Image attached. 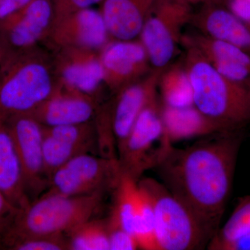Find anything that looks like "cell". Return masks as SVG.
<instances>
[{"mask_svg": "<svg viewBox=\"0 0 250 250\" xmlns=\"http://www.w3.org/2000/svg\"><path fill=\"white\" fill-rule=\"evenodd\" d=\"M241 142L235 131L212 133L184 149L172 146L154 167L210 241L220 229L231 193Z\"/></svg>", "mask_w": 250, "mask_h": 250, "instance_id": "6da1fadb", "label": "cell"}, {"mask_svg": "<svg viewBox=\"0 0 250 250\" xmlns=\"http://www.w3.org/2000/svg\"><path fill=\"white\" fill-rule=\"evenodd\" d=\"M183 45L193 106L220 131H236L250 120V88L228 80L200 51Z\"/></svg>", "mask_w": 250, "mask_h": 250, "instance_id": "7a4b0ae2", "label": "cell"}, {"mask_svg": "<svg viewBox=\"0 0 250 250\" xmlns=\"http://www.w3.org/2000/svg\"><path fill=\"white\" fill-rule=\"evenodd\" d=\"M52 55L39 47L5 54L0 62V118L29 114L57 88Z\"/></svg>", "mask_w": 250, "mask_h": 250, "instance_id": "3957f363", "label": "cell"}, {"mask_svg": "<svg viewBox=\"0 0 250 250\" xmlns=\"http://www.w3.org/2000/svg\"><path fill=\"white\" fill-rule=\"evenodd\" d=\"M104 192L67 196L45 192L20 210L11 226L0 236V247L33 237L67 235L96 216Z\"/></svg>", "mask_w": 250, "mask_h": 250, "instance_id": "277c9868", "label": "cell"}, {"mask_svg": "<svg viewBox=\"0 0 250 250\" xmlns=\"http://www.w3.org/2000/svg\"><path fill=\"white\" fill-rule=\"evenodd\" d=\"M154 210L157 250H192L207 248L210 238L190 210L165 187L152 178L140 179Z\"/></svg>", "mask_w": 250, "mask_h": 250, "instance_id": "5b68a950", "label": "cell"}, {"mask_svg": "<svg viewBox=\"0 0 250 250\" xmlns=\"http://www.w3.org/2000/svg\"><path fill=\"white\" fill-rule=\"evenodd\" d=\"M164 121V103L158 90L153 94L135 122L118 160L123 174L138 182L149 169H154L172 147Z\"/></svg>", "mask_w": 250, "mask_h": 250, "instance_id": "8992f818", "label": "cell"}, {"mask_svg": "<svg viewBox=\"0 0 250 250\" xmlns=\"http://www.w3.org/2000/svg\"><path fill=\"white\" fill-rule=\"evenodd\" d=\"M192 14L185 0H159L139 38L152 69L164 70L170 65L182 43V29L190 23Z\"/></svg>", "mask_w": 250, "mask_h": 250, "instance_id": "52a82bcc", "label": "cell"}, {"mask_svg": "<svg viewBox=\"0 0 250 250\" xmlns=\"http://www.w3.org/2000/svg\"><path fill=\"white\" fill-rule=\"evenodd\" d=\"M122 175L118 159L90 153L80 154L56 170L46 192L80 196L96 192H113Z\"/></svg>", "mask_w": 250, "mask_h": 250, "instance_id": "ba28073f", "label": "cell"}, {"mask_svg": "<svg viewBox=\"0 0 250 250\" xmlns=\"http://www.w3.org/2000/svg\"><path fill=\"white\" fill-rule=\"evenodd\" d=\"M22 167L26 192L31 202L48 188L44 162L43 126L30 114L6 120Z\"/></svg>", "mask_w": 250, "mask_h": 250, "instance_id": "9c48e42d", "label": "cell"}, {"mask_svg": "<svg viewBox=\"0 0 250 250\" xmlns=\"http://www.w3.org/2000/svg\"><path fill=\"white\" fill-rule=\"evenodd\" d=\"M111 40L103 14L91 7L54 19L44 41L52 50L77 47L100 52Z\"/></svg>", "mask_w": 250, "mask_h": 250, "instance_id": "30bf717a", "label": "cell"}, {"mask_svg": "<svg viewBox=\"0 0 250 250\" xmlns=\"http://www.w3.org/2000/svg\"><path fill=\"white\" fill-rule=\"evenodd\" d=\"M52 0H31L0 25L4 54L17 53L39 45L47 37L54 18Z\"/></svg>", "mask_w": 250, "mask_h": 250, "instance_id": "8fae6325", "label": "cell"}, {"mask_svg": "<svg viewBox=\"0 0 250 250\" xmlns=\"http://www.w3.org/2000/svg\"><path fill=\"white\" fill-rule=\"evenodd\" d=\"M105 87L113 94L137 82L153 70L139 39L111 40L100 52Z\"/></svg>", "mask_w": 250, "mask_h": 250, "instance_id": "7c38bea8", "label": "cell"}, {"mask_svg": "<svg viewBox=\"0 0 250 250\" xmlns=\"http://www.w3.org/2000/svg\"><path fill=\"white\" fill-rule=\"evenodd\" d=\"M52 51L57 80L81 93L98 98L102 87L105 86L100 51L77 47Z\"/></svg>", "mask_w": 250, "mask_h": 250, "instance_id": "4fadbf2b", "label": "cell"}, {"mask_svg": "<svg viewBox=\"0 0 250 250\" xmlns=\"http://www.w3.org/2000/svg\"><path fill=\"white\" fill-rule=\"evenodd\" d=\"M43 126L44 162L47 178L69 161L98 149L94 121L82 124Z\"/></svg>", "mask_w": 250, "mask_h": 250, "instance_id": "5bb4252c", "label": "cell"}, {"mask_svg": "<svg viewBox=\"0 0 250 250\" xmlns=\"http://www.w3.org/2000/svg\"><path fill=\"white\" fill-rule=\"evenodd\" d=\"M100 105L98 98L58 80L53 93L29 114L44 126L82 124L94 121Z\"/></svg>", "mask_w": 250, "mask_h": 250, "instance_id": "9a60e30c", "label": "cell"}, {"mask_svg": "<svg viewBox=\"0 0 250 250\" xmlns=\"http://www.w3.org/2000/svg\"><path fill=\"white\" fill-rule=\"evenodd\" d=\"M162 70L153 69L141 80L126 85L115 94L114 100L110 104L117 153L143 108L158 90V83Z\"/></svg>", "mask_w": 250, "mask_h": 250, "instance_id": "2e32d148", "label": "cell"}, {"mask_svg": "<svg viewBox=\"0 0 250 250\" xmlns=\"http://www.w3.org/2000/svg\"><path fill=\"white\" fill-rule=\"evenodd\" d=\"M159 0H104L100 12L113 40L139 38L143 26Z\"/></svg>", "mask_w": 250, "mask_h": 250, "instance_id": "e0dca14e", "label": "cell"}, {"mask_svg": "<svg viewBox=\"0 0 250 250\" xmlns=\"http://www.w3.org/2000/svg\"><path fill=\"white\" fill-rule=\"evenodd\" d=\"M190 24L202 34L230 42L250 54V25L231 11L207 6L192 14Z\"/></svg>", "mask_w": 250, "mask_h": 250, "instance_id": "ac0fdd59", "label": "cell"}, {"mask_svg": "<svg viewBox=\"0 0 250 250\" xmlns=\"http://www.w3.org/2000/svg\"><path fill=\"white\" fill-rule=\"evenodd\" d=\"M0 190L18 209L30 204L22 167L7 123L0 118Z\"/></svg>", "mask_w": 250, "mask_h": 250, "instance_id": "d6986e66", "label": "cell"}, {"mask_svg": "<svg viewBox=\"0 0 250 250\" xmlns=\"http://www.w3.org/2000/svg\"><path fill=\"white\" fill-rule=\"evenodd\" d=\"M164 121L171 141L173 138L222 131L194 106L177 108L164 104Z\"/></svg>", "mask_w": 250, "mask_h": 250, "instance_id": "ffe728a7", "label": "cell"}, {"mask_svg": "<svg viewBox=\"0 0 250 250\" xmlns=\"http://www.w3.org/2000/svg\"><path fill=\"white\" fill-rule=\"evenodd\" d=\"M158 88L166 106L177 108L193 106L191 84L183 63L169 65L163 70Z\"/></svg>", "mask_w": 250, "mask_h": 250, "instance_id": "44dd1931", "label": "cell"}, {"mask_svg": "<svg viewBox=\"0 0 250 250\" xmlns=\"http://www.w3.org/2000/svg\"><path fill=\"white\" fill-rule=\"evenodd\" d=\"M250 236V195L242 198L229 218L215 233L207 249L233 250L237 243Z\"/></svg>", "mask_w": 250, "mask_h": 250, "instance_id": "7402d4cb", "label": "cell"}, {"mask_svg": "<svg viewBox=\"0 0 250 250\" xmlns=\"http://www.w3.org/2000/svg\"><path fill=\"white\" fill-rule=\"evenodd\" d=\"M137 183L122 172L119 183L113 192L114 200L109 214L114 217L121 226L134 237V220L137 208Z\"/></svg>", "mask_w": 250, "mask_h": 250, "instance_id": "603a6c76", "label": "cell"}, {"mask_svg": "<svg viewBox=\"0 0 250 250\" xmlns=\"http://www.w3.org/2000/svg\"><path fill=\"white\" fill-rule=\"evenodd\" d=\"M69 250H110L106 219H91L66 235Z\"/></svg>", "mask_w": 250, "mask_h": 250, "instance_id": "cb8c5ba5", "label": "cell"}, {"mask_svg": "<svg viewBox=\"0 0 250 250\" xmlns=\"http://www.w3.org/2000/svg\"><path fill=\"white\" fill-rule=\"evenodd\" d=\"M137 208L135 217L134 236L139 249L157 250L155 240V220L152 204L138 186Z\"/></svg>", "mask_w": 250, "mask_h": 250, "instance_id": "d4e9b609", "label": "cell"}, {"mask_svg": "<svg viewBox=\"0 0 250 250\" xmlns=\"http://www.w3.org/2000/svg\"><path fill=\"white\" fill-rule=\"evenodd\" d=\"M10 250H68L66 235L33 237L11 242L3 247Z\"/></svg>", "mask_w": 250, "mask_h": 250, "instance_id": "484cf974", "label": "cell"}, {"mask_svg": "<svg viewBox=\"0 0 250 250\" xmlns=\"http://www.w3.org/2000/svg\"><path fill=\"white\" fill-rule=\"evenodd\" d=\"M110 250H135L139 249L136 238L121 226L114 217L106 218Z\"/></svg>", "mask_w": 250, "mask_h": 250, "instance_id": "4316f807", "label": "cell"}, {"mask_svg": "<svg viewBox=\"0 0 250 250\" xmlns=\"http://www.w3.org/2000/svg\"><path fill=\"white\" fill-rule=\"evenodd\" d=\"M104 0H62L54 6V19L71 14L80 10L91 8L94 5L102 4Z\"/></svg>", "mask_w": 250, "mask_h": 250, "instance_id": "83f0119b", "label": "cell"}, {"mask_svg": "<svg viewBox=\"0 0 250 250\" xmlns=\"http://www.w3.org/2000/svg\"><path fill=\"white\" fill-rule=\"evenodd\" d=\"M20 210L0 190V236L11 226Z\"/></svg>", "mask_w": 250, "mask_h": 250, "instance_id": "f1b7e54d", "label": "cell"}, {"mask_svg": "<svg viewBox=\"0 0 250 250\" xmlns=\"http://www.w3.org/2000/svg\"><path fill=\"white\" fill-rule=\"evenodd\" d=\"M31 0H0V25L21 11Z\"/></svg>", "mask_w": 250, "mask_h": 250, "instance_id": "f546056e", "label": "cell"}, {"mask_svg": "<svg viewBox=\"0 0 250 250\" xmlns=\"http://www.w3.org/2000/svg\"><path fill=\"white\" fill-rule=\"evenodd\" d=\"M229 8L234 16L250 25V0H231Z\"/></svg>", "mask_w": 250, "mask_h": 250, "instance_id": "4dcf8cb0", "label": "cell"}, {"mask_svg": "<svg viewBox=\"0 0 250 250\" xmlns=\"http://www.w3.org/2000/svg\"><path fill=\"white\" fill-rule=\"evenodd\" d=\"M4 49L3 47L2 42H1V39H0V62L2 60L3 57H4Z\"/></svg>", "mask_w": 250, "mask_h": 250, "instance_id": "1f68e13d", "label": "cell"}, {"mask_svg": "<svg viewBox=\"0 0 250 250\" xmlns=\"http://www.w3.org/2000/svg\"><path fill=\"white\" fill-rule=\"evenodd\" d=\"M189 4H192V3H197L200 2V1H207V0H185Z\"/></svg>", "mask_w": 250, "mask_h": 250, "instance_id": "d6a6232c", "label": "cell"}, {"mask_svg": "<svg viewBox=\"0 0 250 250\" xmlns=\"http://www.w3.org/2000/svg\"><path fill=\"white\" fill-rule=\"evenodd\" d=\"M52 1H53V4L54 6H56V5L58 4L62 0H52Z\"/></svg>", "mask_w": 250, "mask_h": 250, "instance_id": "836d02e7", "label": "cell"}, {"mask_svg": "<svg viewBox=\"0 0 250 250\" xmlns=\"http://www.w3.org/2000/svg\"></svg>", "mask_w": 250, "mask_h": 250, "instance_id": "e575fe53", "label": "cell"}]
</instances>
